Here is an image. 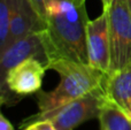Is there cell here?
Returning <instances> with one entry per match:
<instances>
[{
    "label": "cell",
    "instance_id": "obj_1",
    "mask_svg": "<svg viewBox=\"0 0 131 130\" xmlns=\"http://www.w3.org/2000/svg\"><path fill=\"white\" fill-rule=\"evenodd\" d=\"M89 18L85 2L47 0L44 29L39 31L48 62L67 59L89 64L86 25Z\"/></svg>",
    "mask_w": 131,
    "mask_h": 130
},
{
    "label": "cell",
    "instance_id": "obj_2",
    "mask_svg": "<svg viewBox=\"0 0 131 130\" xmlns=\"http://www.w3.org/2000/svg\"><path fill=\"white\" fill-rule=\"evenodd\" d=\"M47 69L60 76L59 85L52 91L37 92L39 113H47L105 86L107 74L92 66L67 59L51 60Z\"/></svg>",
    "mask_w": 131,
    "mask_h": 130
},
{
    "label": "cell",
    "instance_id": "obj_3",
    "mask_svg": "<svg viewBox=\"0 0 131 130\" xmlns=\"http://www.w3.org/2000/svg\"><path fill=\"white\" fill-rule=\"evenodd\" d=\"M106 100L105 86L99 88L74 101L47 113H38L27 122L50 120L58 130H74L90 119L98 117L101 105Z\"/></svg>",
    "mask_w": 131,
    "mask_h": 130
},
{
    "label": "cell",
    "instance_id": "obj_4",
    "mask_svg": "<svg viewBox=\"0 0 131 130\" xmlns=\"http://www.w3.org/2000/svg\"><path fill=\"white\" fill-rule=\"evenodd\" d=\"M111 38V73L131 63V12L124 0L107 9Z\"/></svg>",
    "mask_w": 131,
    "mask_h": 130
},
{
    "label": "cell",
    "instance_id": "obj_5",
    "mask_svg": "<svg viewBox=\"0 0 131 130\" xmlns=\"http://www.w3.org/2000/svg\"><path fill=\"white\" fill-rule=\"evenodd\" d=\"M47 66L36 58H30L7 71L1 81V101L5 103L9 94V103L13 100L12 96L18 99L40 91L43 78Z\"/></svg>",
    "mask_w": 131,
    "mask_h": 130
},
{
    "label": "cell",
    "instance_id": "obj_6",
    "mask_svg": "<svg viewBox=\"0 0 131 130\" xmlns=\"http://www.w3.org/2000/svg\"><path fill=\"white\" fill-rule=\"evenodd\" d=\"M86 45H88L89 64L109 75L111 74V38H109L107 12L104 10L100 16L88 22Z\"/></svg>",
    "mask_w": 131,
    "mask_h": 130
},
{
    "label": "cell",
    "instance_id": "obj_7",
    "mask_svg": "<svg viewBox=\"0 0 131 130\" xmlns=\"http://www.w3.org/2000/svg\"><path fill=\"white\" fill-rule=\"evenodd\" d=\"M30 58H36L46 66L48 63L39 32L30 34L23 38L17 39L1 51V55H0L1 81L5 78L9 69Z\"/></svg>",
    "mask_w": 131,
    "mask_h": 130
},
{
    "label": "cell",
    "instance_id": "obj_8",
    "mask_svg": "<svg viewBox=\"0 0 131 130\" xmlns=\"http://www.w3.org/2000/svg\"><path fill=\"white\" fill-rule=\"evenodd\" d=\"M43 29V18L35 10L29 0H13L10 30L6 47L17 39L23 38L30 34L39 32Z\"/></svg>",
    "mask_w": 131,
    "mask_h": 130
},
{
    "label": "cell",
    "instance_id": "obj_9",
    "mask_svg": "<svg viewBox=\"0 0 131 130\" xmlns=\"http://www.w3.org/2000/svg\"><path fill=\"white\" fill-rule=\"evenodd\" d=\"M105 91L108 100L124 112H129L131 105V63L107 75Z\"/></svg>",
    "mask_w": 131,
    "mask_h": 130
},
{
    "label": "cell",
    "instance_id": "obj_10",
    "mask_svg": "<svg viewBox=\"0 0 131 130\" xmlns=\"http://www.w3.org/2000/svg\"><path fill=\"white\" fill-rule=\"evenodd\" d=\"M98 119L101 130H131V117L117 105L106 100L101 105Z\"/></svg>",
    "mask_w": 131,
    "mask_h": 130
},
{
    "label": "cell",
    "instance_id": "obj_11",
    "mask_svg": "<svg viewBox=\"0 0 131 130\" xmlns=\"http://www.w3.org/2000/svg\"><path fill=\"white\" fill-rule=\"evenodd\" d=\"M13 10V0H0V50L7 45L10 30V18Z\"/></svg>",
    "mask_w": 131,
    "mask_h": 130
},
{
    "label": "cell",
    "instance_id": "obj_12",
    "mask_svg": "<svg viewBox=\"0 0 131 130\" xmlns=\"http://www.w3.org/2000/svg\"><path fill=\"white\" fill-rule=\"evenodd\" d=\"M24 130H58L50 120H38L30 122Z\"/></svg>",
    "mask_w": 131,
    "mask_h": 130
},
{
    "label": "cell",
    "instance_id": "obj_13",
    "mask_svg": "<svg viewBox=\"0 0 131 130\" xmlns=\"http://www.w3.org/2000/svg\"><path fill=\"white\" fill-rule=\"evenodd\" d=\"M31 2L32 7L35 8V10L38 13V15L43 18L44 21V14H45V5L47 0H29Z\"/></svg>",
    "mask_w": 131,
    "mask_h": 130
},
{
    "label": "cell",
    "instance_id": "obj_14",
    "mask_svg": "<svg viewBox=\"0 0 131 130\" xmlns=\"http://www.w3.org/2000/svg\"><path fill=\"white\" fill-rule=\"evenodd\" d=\"M0 130H15L13 124L9 122L8 119H6L4 114H0Z\"/></svg>",
    "mask_w": 131,
    "mask_h": 130
},
{
    "label": "cell",
    "instance_id": "obj_15",
    "mask_svg": "<svg viewBox=\"0 0 131 130\" xmlns=\"http://www.w3.org/2000/svg\"><path fill=\"white\" fill-rule=\"evenodd\" d=\"M101 1H102V6H104V10H107V9H109L112 7L114 0H101Z\"/></svg>",
    "mask_w": 131,
    "mask_h": 130
},
{
    "label": "cell",
    "instance_id": "obj_16",
    "mask_svg": "<svg viewBox=\"0 0 131 130\" xmlns=\"http://www.w3.org/2000/svg\"><path fill=\"white\" fill-rule=\"evenodd\" d=\"M124 1H125V4L128 5V7H129V9L131 12V0H124Z\"/></svg>",
    "mask_w": 131,
    "mask_h": 130
},
{
    "label": "cell",
    "instance_id": "obj_17",
    "mask_svg": "<svg viewBox=\"0 0 131 130\" xmlns=\"http://www.w3.org/2000/svg\"><path fill=\"white\" fill-rule=\"evenodd\" d=\"M71 1H76V2H85V0H71Z\"/></svg>",
    "mask_w": 131,
    "mask_h": 130
},
{
    "label": "cell",
    "instance_id": "obj_18",
    "mask_svg": "<svg viewBox=\"0 0 131 130\" xmlns=\"http://www.w3.org/2000/svg\"><path fill=\"white\" fill-rule=\"evenodd\" d=\"M128 114H129V116L131 117V105H130V108H129V112H128Z\"/></svg>",
    "mask_w": 131,
    "mask_h": 130
}]
</instances>
